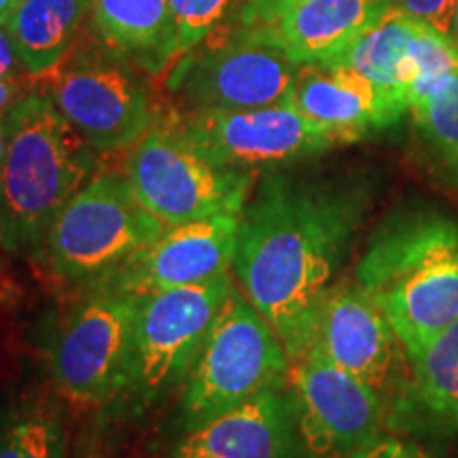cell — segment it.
I'll use <instances>...</instances> for the list:
<instances>
[{
    "label": "cell",
    "mask_w": 458,
    "mask_h": 458,
    "mask_svg": "<svg viewBox=\"0 0 458 458\" xmlns=\"http://www.w3.org/2000/svg\"><path fill=\"white\" fill-rule=\"evenodd\" d=\"M371 208L354 176L274 168L240 213L233 270L291 360L312 346L320 306Z\"/></svg>",
    "instance_id": "obj_1"
},
{
    "label": "cell",
    "mask_w": 458,
    "mask_h": 458,
    "mask_svg": "<svg viewBox=\"0 0 458 458\" xmlns=\"http://www.w3.org/2000/svg\"><path fill=\"white\" fill-rule=\"evenodd\" d=\"M354 283L414 357L458 318V223L431 208L397 210L371 236Z\"/></svg>",
    "instance_id": "obj_2"
},
{
    "label": "cell",
    "mask_w": 458,
    "mask_h": 458,
    "mask_svg": "<svg viewBox=\"0 0 458 458\" xmlns=\"http://www.w3.org/2000/svg\"><path fill=\"white\" fill-rule=\"evenodd\" d=\"M4 122L0 244L20 253L45 242L57 213L94 174L96 151L45 94L21 96Z\"/></svg>",
    "instance_id": "obj_3"
},
{
    "label": "cell",
    "mask_w": 458,
    "mask_h": 458,
    "mask_svg": "<svg viewBox=\"0 0 458 458\" xmlns=\"http://www.w3.org/2000/svg\"><path fill=\"white\" fill-rule=\"evenodd\" d=\"M289 369L278 334L233 286L185 380L182 428L204 425L257 394L284 391Z\"/></svg>",
    "instance_id": "obj_4"
},
{
    "label": "cell",
    "mask_w": 458,
    "mask_h": 458,
    "mask_svg": "<svg viewBox=\"0 0 458 458\" xmlns=\"http://www.w3.org/2000/svg\"><path fill=\"white\" fill-rule=\"evenodd\" d=\"M165 225L134 198L125 176L98 174L64 204L45 236V255L57 278H105L162 236Z\"/></svg>",
    "instance_id": "obj_5"
},
{
    "label": "cell",
    "mask_w": 458,
    "mask_h": 458,
    "mask_svg": "<svg viewBox=\"0 0 458 458\" xmlns=\"http://www.w3.org/2000/svg\"><path fill=\"white\" fill-rule=\"evenodd\" d=\"M125 181L139 199L165 227L240 215L255 187V172L213 164L157 119L130 148Z\"/></svg>",
    "instance_id": "obj_6"
},
{
    "label": "cell",
    "mask_w": 458,
    "mask_h": 458,
    "mask_svg": "<svg viewBox=\"0 0 458 458\" xmlns=\"http://www.w3.org/2000/svg\"><path fill=\"white\" fill-rule=\"evenodd\" d=\"M136 310L139 295L105 276L62 325L51 348V371L74 405H102L130 386Z\"/></svg>",
    "instance_id": "obj_7"
},
{
    "label": "cell",
    "mask_w": 458,
    "mask_h": 458,
    "mask_svg": "<svg viewBox=\"0 0 458 458\" xmlns=\"http://www.w3.org/2000/svg\"><path fill=\"white\" fill-rule=\"evenodd\" d=\"M193 151L244 172L274 170L342 145L334 131L286 105L244 111H187L165 117Z\"/></svg>",
    "instance_id": "obj_8"
},
{
    "label": "cell",
    "mask_w": 458,
    "mask_h": 458,
    "mask_svg": "<svg viewBox=\"0 0 458 458\" xmlns=\"http://www.w3.org/2000/svg\"><path fill=\"white\" fill-rule=\"evenodd\" d=\"M232 291V278L223 274L139 297L130 386L142 401L187 380Z\"/></svg>",
    "instance_id": "obj_9"
},
{
    "label": "cell",
    "mask_w": 458,
    "mask_h": 458,
    "mask_svg": "<svg viewBox=\"0 0 458 458\" xmlns=\"http://www.w3.org/2000/svg\"><path fill=\"white\" fill-rule=\"evenodd\" d=\"M312 346L374 388L386 403L388 431H401L411 385L408 352L380 306L354 280L329 289Z\"/></svg>",
    "instance_id": "obj_10"
},
{
    "label": "cell",
    "mask_w": 458,
    "mask_h": 458,
    "mask_svg": "<svg viewBox=\"0 0 458 458\" xmlns=\"http://www.w3.org/2000/svg\"><path fill=\"white\" fill-rule=\"evenodd\" d=\"M289 399L310 458H346L388 431V410L369 385L310 346L291 360Z\"/></svg>",
    "instance_id": "obj_11"
},
{
    "label": "cell",
    "mask_w": 458,
    "mask_h": 458,
    "mask_svg": "<svg viewBox=\"0 0 458 458\" xmlns=\"http://www.w3.org/2000/svg\"><path fill=\"white\" fill-rule=\"evenodd\" d=\"M49 77L51 102L94 151L131 148L157 122L145 83L113 51H85Z\"/></svg>",
    "instance_id": "obj_12"
},
{
    "label": "cell",
    "mask_w": 458,
    "mask_h": 458,
    "mask_svg": "<svg viewBox=\"0 0 458 458\" xmlns=\"http://www.w3.org/2000/svg\"><path fill=\"white\" fill-rule=\"evenodd\" d=\"M300 71L301 64H295L280 49L232 30L223 43L176 60L168 89L185 102L189 111L276 106L293 98Z\"/></svg>",
    "instance_id": "obj_13"
},
{
    "label": "cell",
    "mask_w": 458,
    "mask_h": 458,
    "mask_svg": "<svg viewBox=\"0 0 458 458\" xmlns=\"http://www.w3.org/2000/svg\"><path fill=\"white\" fill-rule=\"evenodd\" d=\"M240 215L165 227L156 242L125 259L106 278L131 295L198 284L227 274L236 255Z\"/></svg>",
    "instance_id": "obj_14"
},
{
    "label": "cell",
    "mask_w": 458,
    "mask_h": 458,
    "mask_svg": "<svg viewBox=\"0 0 458 458\" xmlns=\"http://www.w3.org/2000/svg\"><path fill=\"white\" fill-rule=\"evenodd\" d=\"M301 454L289 393L270 391L189 428L165 458H300Z\"/></svg>",
    "instance_id": "obj_15"
},
{
    "label": "cell",
    "mask_w": 458,
    "mask_h": 458,
    "mask_svg": "<svg viewBox=\"0 0 458 458\" xmlns=\"http://www.w3.org/2000/svg\"><path fill=\"white\" fill-rule=\"evenodd\" d=\"M291 105L314 123L334 131L342 142L388 128L408 111L405 102L368 77L334 64H301Z\"/></svg>",
    "instance_id": "obj_16"
},
{
    "label": "cell",
    "mask_w": 458,
    "mask_h": 458,
    "mask_svg": "<svg viewBox=\"0 0 458 458\" xmlns=\"http://www.w3.org/2000/svg\"><path fill=\"white\" fill-rule=\"evenodd\" d=\"M391 7L393 0H303L274 24L240 32L280 49L295 64H327Z\"/></svg>",
    "instance_id": "obj_17"
},
{
    "label": "cell",
    "mask_w": 458,
    "mask_h": 458,
    "mask_svg": "<svg viewBox=\"0 0 458 458\" xmlns=\"http://www.w3.org/2000/svg\"><path fill=\"white\" fill-rule=\"evenodd\" d=\"M410 403L401 431L458 435V318L410 357Z\"/></svg>",
    "instance_id": "obj_18"
},
{
    "label": "cell",
    "mask_w": 458,
    "mask_h": 458,
    "mask_svg": "<svg viewBox=\"0 0 458 458\" xmlns=\"http://www.w3.org/2000/svg\"><path fill=\"white\" fill-rule=\"evenodd\" d=\"M418 32L420 21L391 7L374 28L360 34L327 64L346 66L363 74L408 106V89L418 74Z\"/></svg>",
    "instance_id": "obj_19"
},
{
    "label": "cell",
    "mask_w": 458,
    "mask_h": 458,
    "mask_svg": "<svg viewBox=\"0 0 458 458\" xmlns=\"http://www.w3.org/2000/svg\"><path fill=\"white\" fill-rule=\"evenodd\" d=\"M91 32L119 57H134L147 71H164L170 0H88Z\"/></svg>",
    "instance_id": "obj_20"
},
{
    "label": "cell",
    "mask_w": 458,
    "mask_h": 458,
    "mask_svg": "<svg viewBox=\"0 0 458 458\" xmlns=\"http://www.w3.org/2000/svg\"><path fill=\"white\" fill-rule=\"evenodd\" d=\"M88 0H20L7 30L26 72L45 77L60 64L77 41L88 17Z\"/></svg>",
    "instance_id": "obj_21"
},
{
    "label": "cell",
    "mask_w": 458,
    "mask_h": 458,
    "mask_svg": "<svg viewBox=\"0 0 458 458\" xmlns=\"http://www.w3.org/2000/svg\"><path fill=\"white\" fill-rule=\"evenodd\" d=\"M410 113L435 170L445 182L458 187V71Z\"/></svg>",
    "instance_id": "obj_22"
},
{
    "label": "cell",
    "mask_w": 458,
    "mask_h": 458,
    "mask_svg": "<svg viewBox=\"0 0 458 458\" xmlns=\"http://www.w3.org/2000/svg\"><path fill=\"white\" fill-rule=\"evenodd\" d=\"M236 0H170L164 68L202 47L232 15Z\"/></svg>",
    "instance_id": "obj_23"
},
{
    "label": "cell",
    "mask_w": 458,
    "mask_h": 458,
    "mask_svg": "<svg viewBox=\"0 0 458 458\" xmlns=\"http://www.w3.org/2000/svg\"><path fill=\"white\" fill-rule=\"evenodd\" d=\"M0 458H66L64 428L45 411L11 418L0 431Z\"/></svg>",
    "instance_id": "obj_24"
},
{
    "label": "cell",
    "mask_w": 458,
    "mask_h": 458,
    "mask_svg": "<svg viewBox=\"0 0 458 458\" xmlns=\"http://www.w3.org/2000/svg\"><path fill=\"white\" fill-rule=\"evenodd\" d=\"M393 7L454 43L456 0H393Z\"/></svg>",
    "instance_id": "obj_25"
},
{
    "label": "cell",
    "mask_w": 458,
    "mask_h": 458,
    "mask_svg": "<svg viewBox=\"0 0 458 458\" xmlns=\"http://www.w3.org/2000/svg\"><path fill=\"white\" fill-rule=\"evenodd\" d=\"M303 0H236L232 15V30H257L280 20Z\"/></svg>",
    "instance_id": "obj_26"
},
{
    "label": "cell",
    "mask_w": 458,
    "mask_h": 458,
    "mask_svg": "<svg viewBox=\"0 0 458 458\" xmlns=\"http://www.w3.org/2000/svg\"><path fill=\"white\" fill-rule=\"evenodd\" d=\"M346 458H437L422 445L408 439H401L397 435H380L374 442L360 445Z\"/></svg>",
    "instance_id": "obj_27"
},
{
    "label": "cell",
    "mask_w": 458,
    "mask_h": 458,
    "mask_svg": "<svg viewBox=\"0 0 458 458\" xmlns=\"http://www.w3.org/2000/svg\"><path fill=\"white\" fill-rule=\"evenodd\" d=\"M21 71L26 72V68L17 55L13 38H11L7 26H0V79L20 77Z\"/></svg>",
    "instance_id": "obj_28"
},
{
    "label": "cell",
    "mask_w": 458,
    "mask_h": 458,
    "mask_svg": "<svg viewBox=\"0 0 458 458\" xmlns=\"http://www.w3.org/2000/svg\"><path fill=\"white\" fill-rule=\"evenodd\" d=\"M21 79H0V114H4L17 100L21 98Z\"/></svg>",
    "instance_id": "obj_29"
},
{
    "label": "cell",
    "mask_w": 458,
    "mask_h": 458,
    "mask_svg": "<svg viewBox=\"0 0 458 458\" xmlns=\"http://www.w3.org/2000/svg\"><path fill=\"white\" fill-rule=\"evenodd\" d=\"M13 7H15L13 0H0V26L9 24V17L13 13Z\"/></svg>",
    "instance_id": "obj_30"
},
{
    "label": "cell",
    "mask_w": 458,
    "mask_h": 458,
    "mask_svg": "<svg viewBox=\"0 0 458 458\" xmlns=\"http://www.w3.org/2000/svg\"><path fill=\"white\" fill-rule=\"evenodd\" d=\"M4 145H7V122H4V114H0V168L4 159Z\"/></svg>",
    "instance_id": "obj_31"
},
{
    "label": "cell",
    "mask_w": 458,
    "mask_h": 458,
    "mask_svg": "<svg viewBox=\"0 0 458 458\" xmlns=\"http://www.w3.org/2000/svg\"><path fill=\"white\" fill-rule=\"evenodd\" d=\"M454 43L458 47V0H456V7H454Z\"/></svg>",
    "instance_id": "obj_32"
},
{
    "label": "cell",
    "mask_w": 458,
    "mask_h": 458,
    "mask_svg": "<svg viewBox=\"0 0 458 458\" xmlns=\"http://www.w3.org/2000/svg\"><path fill=\"white\" fill-rule=\"evenodd\" d=\"M13 3H15V4H17V3H20V0H13Z\"/></svg>",
    "instance_id": "obj_33"
}]
</instances>
